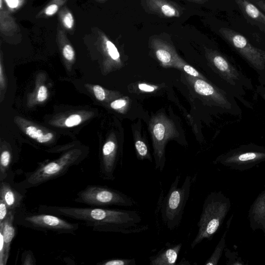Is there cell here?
<instances>
[{"mask_svg": "<svg viewBox=\"0 0 265 265\" xmlns=\"http://www.w3.org/2000/svg\"><path fill=\"white\" fill-rule=\"evenodd\" d=\"M39 213L55 215L83 222L93 231L124 234L141 233L149 229L135 210L103 207H76L40 205Z\"/></svg>", "mask_w": 265, "mask_h": 265, "instance_id": "1", "label": "cell"}, {"mask_svg": "<svg viewBox=\"0 0 265 265\" xmlns=\"http://www.w3.org/2000/svg\"><path fill=\"white\" fill-rule=\"evenodd\" d=\"M231 208L230 199L221 191L213 192L205 199L200 220L198 231L191 247L194 249L205 240L211 241L221 228Z\"/></svg>", "mask_w": 265, "mask_h": 265, "instance_id": "2", "label": "cell"}, {"mask_svg": "<svg viewBox=\"0 0 265 265\" xmlns=\"http://www.w3.org/2000/svg\"><path fill=\"white\" fill-rule=\"evenodd\" d=\"M180 179V176H177L160 206L162 219L165 226L170 231L175 230L180 225L192 184V177L188 175L181 186L179 187Z\"/></svg>", "mask_w": 265, "mask_h": 265, "instance_id": "3", "label": "cell"}, {"mask_svg": "<svg viewBox=\"0 0 265 265\" xmlns=\"http://www.w3.org/2000/svg\"><path fill=\"white\" fill-rule=\"evenodd\" d=\"M15 224L22 227L43 232L75 235L79 228L77 223H72L61 217L44 213H32L23 206L16 212Z\"/></svg>", "mask_w": 265, "mask_h": 265, "instance_id": "4", "label": "cell"}, {"mask_svg": "<svg viewBox=\"0 0 265 265\" xmlns=\"http://www.w3.org/2000/svg\"><path fill=\"white\" fill-rule=\"evenodd\" d=\"M79 155L66 154L58 160L42 164L34 171L25 174L23 181L17 183L20 188L26 190L35 188L66 173L70 167L81 161Z\"/></svg>", "mask_w": 265, "mask_h": 265, "instance_id": "5", "label": "cell"}, {"mask_svg": "<svg viewBox=\"0 0 265 265\" xmlns=\"http://www.w3.org/2000/svg\"><path fill=\"white\" fill-rule=\"evenodd\" d=\"M74 201L92 207L118 206L131 207L137 205L133 198L118 190L102 185H88L77 194Z\"/></svg>", "mask_w": 265, "mask_h": 265, "instance_id": "6", "label": "cell"}, {"mask_svg": "<svg viewBox=\"0 0 265 265\" xmlns=\"http://www.w3.org/2000/svg\"><path fill=\"white\" fill-rule=\"evenodd\" d=\"M264 162H265V149L259 147H244L221 155L214 163L243 171L251 169Z\"/></svg>", "mask_w": 265, "mask_h": 265, "instance_id": "7", "label": "cell"}, {"mask_svg": "<svg viewBox=\"0 0 265 265\" xmlns=\"http://www.w3.org/2000/svg\"><path fill=\"white\" fill-rule=\"evenodd\" d=\"M220 33L241 55L258 71L265 69V51L252 45L241 33L227 28L220 29Z\"/></svg>", "mask_w": 265, "mask_h": 265, "instance_id": "8", "label": "cell"}, {"mask_svg": "<svg viewBox=\"0 0 265 265\" xmlns=\"http://www.w3.org/2000/svg\"><path fill=\"white\" fill-rule=\"evenodd\" d=\"M12 174L0 181V199H2L10 211L17 212L24 206L23 201L26 190L20 188L17 183L10 179Z\"/></svg>", "mask_w": 265, "mask_h": 265, "instance_id": "9", "label": "cell"}, {"mask_svg": "<svg viewBox=\"0 0 265 265\" xmlns=\"http://www.w3.org/2000/svg\"><path fill=\"white\" fill-rule=\"evenodd\" d=\"M250 227L253 231L261 230L265 238V190L261 192L248 211Z\"/></svg>", "mask_w": 265, "mask_h": 265, "instance_id": "10", "label": "cell"}, {"mask_svg": "<svg viewBox=\"0 0 265 265\" xmlns=\"http://www.w3.org/2000/svg\"><path fill=\"white\" fill-rule=\"evenodd\" d=\"M210 56L216 68L230 84L235 86L241 83L240 74L226 59L216 51H212Z\"/></svg>", "mask_w": 265, "mask_h": 265, "instance_id": "11", "label": "cell"}, {"mask_svg": "<svg viewBox=\"0 0 265 265\" xmlns=\"http://www.w3.org/2000/svg\"><path fill=\"white\" fill-rule=\"evenodd\" d=\"M182 244H167L158 253L149 258L150 265H175L176 264Z\"/></svg>", "mask_w": 265, "mask_h": 265, "instance_id": "12", "label": "cell"}, {"mask_svg": "<svg viewBox=\"0 0 265 265\" xmlns=\"http://www.w3.org/2000/svg\"><path fill=\"white\" fill-rule=\"evenodd\" d=\"M246 17L265 31V15L250 0H234Z\"/></svg>", "mask_w": 265, "mask_h": 265, "instance_id": "13", "label": "cell"}, {"mask_svg": "<svg viewBox=\"0 0 265 265\" xmlns=\"http://www.w3.org/2000/svg\"><path fill=\"white\" fill-rule=\"evenodd\" d=\"M148 7L161 16L168 17H179V7L168 0H146Z\"/></svg>", "mask_w": 265, "mask_h": 265, "instance_id": "14", "label": "cell"}, {"mask_svg": "<svg viewBox=\"0 0 265 265\" xmlns=\"http://www.w3.org/2000/svg\"><path fill=\"white\" fill-rule=\"evenodd\" d=\"M194 87L197 94L205 97H210L224 108H230L228 99L217 91L214 87L202 79H196Z\"/></svg>", "mask_w": 265, "mask_h": 265, "instance_id": "15", "label": "cell"}, {"mask_svg": "<svg viewBox=\"0 0 265 265\" xmlns=\"http://www.w3.org/2000/svg\"><path fill=\"white\" fill-rule=\"evenodd\" d=\"M15 211H11L7 218L2 223H0V233H2L5 245V257L8 261L10 245L16 235V229L15 226Z\"/></svg>", "mask_w": 265, "mask_h": 265, "instance_id": "16", "label": "cell"}, {"mask_svg": "<svg viewBox=\"0 0 265 265\" xmlns=\"http://www.w3.org/2000/svg\"><path fill=\"white\" fill-rule=\"evenodd\" d=\"M152 44L156 56L159 61L164 64H168L173 60L175 58L173 50L161 39H153Z\"/></svg>", "mask_w": 265, "mask_h": 265, "instance_id": "17", "label": "cell"}, {"mask_svg": "<svg viewBox=\"0 0 265 265\" xmlns=\"http://www.w3.org/2000/svg\"><path fill=\"white\" fill-rule=\"evenodd\" d=\"M233 218V215L229 219L227 223V228L223 233L220 241L216 246L214 253L206 261L205 265H217L222 256L223 251L226 246V238L229 231L231 222Z\"/></svg>", "mask_w": 265, "mask_h": 265, "instance_id": "18", "label": "cell"}, {"mask_svg": "<svg viewBox=\"0 0 265 265\" xmlns=\"http://www.w3.org/2000/svg\"><path fill=\"white\" fill-rule=\"evenodd\" d=\"M26 133L32 138L42 143L48 142L53 138L52 134H44L42 130L32 126L26 128Z\"/></svg>", "mask_w": 265, "mask_h": 265, "instance_id": "19", "label": "cell"}, {"mask_svg": "<svg viewBox=\"0 0 265 265\" xmlns=\"http://www.w3.org/2000/svg\"><path fill=\"white\" fill-rule=\"evenodd\" d=\"M135 149L136 150L138 158L141 160L145 159L152 162V157L149 153L148 146L143 141L137 140L135 142Z\"/></svg>", "mask_w": 265, "mask_h": 265, "instance_id": "20", "label": "cell"}, {"mask_svg": "<svg viewBox=\"0 0 265 265\" xmlns=\"http://www.w3.org/2000/svg\"><path fill=\"white\" fill-rule=\"evenodd\" d=\"M100 265H136V260L132 259H115L103 261Z\"/></svg>", "mask_w": 265, "mask_h": 265, "instance_id": "21", "label": "cell"}, {"mask_svg": "<svg viewBox=\"0 0 265 265\" xmlns=\"http://www.w3.org/2000/svg\"><path fill=\"white\" fill-rule=\"evenodd\" d=\"M225 255L227 260V265H244L245 263L243 261L241 258L238 256V254L234 252H231L228 248H225Z\"/></svg>", "mask_w": 265, "mask_h": 265, "instance_id": "22", "label": "cell"}, {"mask_svg": "<svg viewBox=\"0 0 265 265\" xmlns=\"http://www.w3.org/2000/svg\"><path fill=\"white\" fill-rule=\"evenodd\" d=\"M36 261L33 253L30 250L24 252L22 256V265H35Z\"/></svg>", "mask_w": 265, "mask_h": 265, "instance_id": "23", "label": "cell"}, {"mask_svg": "<svg viewBox=\"0 0 265 265\" xmlns=\"http://www.w3.org/2000/svg\"><path fill=\"white\" fill-rule=\"evenodd\" d=\"M106 45L111 57L114 60H118L120 58V54L115 45L108 39H106Z\"/></svg>", "mask_w": 265, "mask_h": 265, "instance_id": "24", "label": "cell"}, {"mask_svg": "<svg viewBox=\"0 0 265 265\" xmlns=\"http://www.w3.org/2000/svg\"><path fill=\"white\" fill-rule=\"evenodd\" d=\"M10 211L5 202L2 199H0V223L5 220Z\"/></svg>", "mask_w": 265, "mask_h": 265, "instance_id": "25", "label": "cell"}, {"mask_svg": "<svg viewBox=\"0 0 265 265\" xmlns=\"http://www.w3.org/2000/svg\"><path fill=\"white\" fill-rule=\"evenodd\" d=\"M82 118L78 115H73L69 117L65 122V125L68 127H73L80 124Z\"/></svg>", "mask_w": 265, "mask_h": 265, "instance_id": "26", "label": "cell"}, {"mask_svg": "<svg viewBox=\"0 0 265 265\" xmlns=\"http://www.w3.org/2000/svg\"><path fill=\"white\" fill-rule=\"evenodd\" d=\"M64 57L69 61H71L74 57V51L71 45H66L63 50Z\"/></svg>", "mask_w": 265, "mask_h": 265, "instance_id": "27", "label": "cell"}, {"mask_svg": "<svg viewBox=\"0 0 265 265\" xmlns=\"http://www.w3.org/2000/svg\"><path fill=\"white\" fill-rule=\"evenodd\" d=\"M63 23L66 28L72 29L74 24V20L71 13L68 12L63 18Z\"/></svg>", "mask_w": 265, "mask_h": 265, "instance_id": "28", "label": "cell"}, {"mask_svg": "<svg viewBox=\"0 0 265 265\" xmlns=\"http://www.w3.org/2000/svg\"><path fill=\"white\" fill-rule=\"evenodd\" d=\"M94 91L96 98L102 101L105 98V94L104 89L100 86H95L94 88Z\"/></svg>", "mask_w": 265, "mask_h": 265, "instance_id": "29", "label": "cell"}, {"mask_svg": "<svg viewBox=\"0 0 265 265\" xmlns=\"http://www.w3.org/2000/svg\"><path fill=\"white\" fill-rule=\"evenodd\" d=\"M47 88L45 86H41L38 91L37 100L39 102H42L44 101L47 99Z\"/></svg>", "mask_w": 265, "mask_h": 265, "instance_id": "30", "label": "cell"}, {"mask_svg": "<svg viewBox=\"0 0 265 265\" xmlns=\"http://www.w3.org/2000/svg\"><path fill=\"white\" fill-rule=\"evenodd\" d=\"M127 102L124 100H116L111 104V107L114 110H119L125 107Z\"/></svg>", "mask_w": 265, "mask_h": 265, "instance_id": "31", "label": "cell"}, {"mask_svg": "<svg viewBox=\"0 0 265 265\" xmlns=\"http://www.w3.org/2000/svg\"><path fill=\"white\" fill-rule=\"evenodd\" d=\"M183 70L191 76L194 77L200 76V74H199L198 72L192 67V66L189 65H185L183 66Z\"/></svg>", "mask_w": 265, "mask_h": 265, "instance_id": "32", "label": "cell"}, {"mask_svg": "<svg viewBox=\"0 0 265 265\" xmlns=\"http://www.w3.org/2000/svg\"><path fill=\"white\" fill-rule=\"evenodd\" d=\"M58 6L56 4H52L47 7L45 10V14L47 16H52L56 14L58 10Z\"/></svg>", "mask_w": 265, "mask_h": 265, "instance_id": "33", "label": "cell"}, {"mask_svg": "<svg viewBox=\"0 0 265 265\" xmlns=\"http://www.w3.org/2000/svg\"><path fill=\"white\" fill-rule=\"evenodd\" d=\"M265 13V0H250Z\"/></svg>", "mask_w": 265, "mask_h": 265, "instance_id": "34", "label": "cell"}, {"mask_svg": "<svg viewBox=\"0 0 265 265\" xmlns=\"http://www.w3.org/2000/svg\"><path fill=\"white\" fill-rule=\"evenodd\" d=\"M139 89L145 92H153L155 90V88L152 87L145 84H139L138 86Z\"/></svg>", "mask_w": 265, "mask_h": 265, "instance_id": "35", "label": "cell"}, {"mask_svg": "<svg viewBox=\"0 0 265 265\" xmlns=\"http://www.w3.org/2000/svg\"><path fill=\"white\" fill-rule=\"evenodd\" d=\"M5 1L10 8H15L18 4V0H5Z\"/></svg>", "mask_w": 265, "mask_h": 265, "instance_id": "36", "label": "cell"}, {"mask_svg": "<svg viewBox=\"0 0 265 265\" xmlns=\"http://www.w3.org/2000/svg\"><path fill=\"white\" fill-rule=\"evenodd\" d=\"M0 1H1V4H0V7H1V8H2V0H0Z\"/></svg>", "mask_w": 265, "mask_h": 265, "instance_id": "37", "label": "cell"}, {"mask_svg": "<svg viewBox=\"0 0 265 265\" xmlns=\"http://www.w3.org/2000/svg\"><path fill=\"white\" fill-rule=\"evenodd\" d=\"M264 97H265V95H264Z\"/></svg>", "mask_w": 265, "mask_h": 265, "instance_id": "38", "label": "cell"}]
</instances>
